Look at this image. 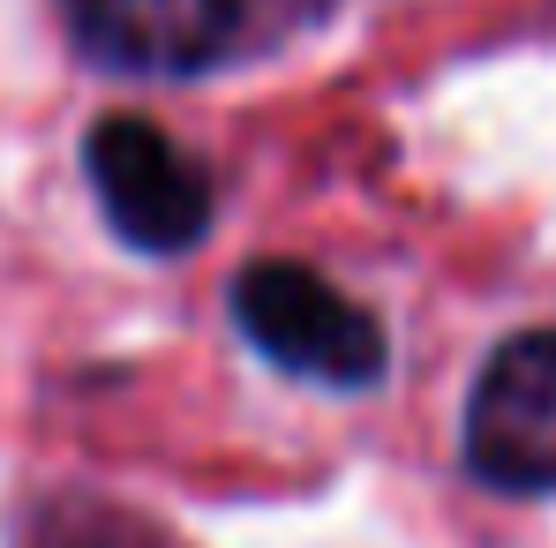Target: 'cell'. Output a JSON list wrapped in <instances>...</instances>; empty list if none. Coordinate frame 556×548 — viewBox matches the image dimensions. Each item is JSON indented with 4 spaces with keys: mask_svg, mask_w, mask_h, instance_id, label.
Segmentation results:
<instances>
[{
    "mask_svg": "<svg viewBox=\"0 0 556 548\" xmlns=\"http://www.w3.org/2000/svg\"><path fill=\"white\" fill-rule=\"evenodd\" d=\"M15 548H181V541L159 519H143L113 496H46L23 519Z\"/></svg>",
    "mask_w": 556,
    "mask_h": 548,
    "instance_id": "cell-5",
    "label": "cell"
},
{
    "mask_svg": "<svg viewBox=\"0 0 556 548\" xmlns=\"http://www.w3.org/2000/svg\"><path fill=\"white\" fill-rule=\"evenodd\" d=\"M233 323L264 361L301 383H324V391L383 383V323L308 264H286V256L249 264L233 278Z\"/></svg>",
    "mask_w": 556,
    "mask_h": 548,
    "instance_id": "cell-2",
    "label": "cell"
},
{
    "mask_svg": "<svg viewBox=\"0 0 556 548\" xmlns=\"http://www.w3.org/2000/svg\"><path fill=\"white\" fill-rule=\"evenodd\" d=\"M68 38L121 76H203L241 46L308 23L316 0H61Z\"/></svg>",
    "mask_w": 556,
    "mask_h": 548,
    "instance_id": "cell-1",
    "label": "cell"
},
{
    "mask_svg": "<svg viewBox=\"0 0 556 548\" xmlns=\"http://www.w3.org/2000/svg\"><path fill=\"white\" fill-rule=\"evenodd\" d=\"M84 166H91L98 211L105 226L143 248V256H181L203 241L211 226V174L188 158L166 128H151L143 113H105L84 143Z\"/></svg>",
    "mask_w": 556,
    "mask_h": 548,
    "instance_id": "cell-3",
    "label": "cell"
},
{
    "mask_svg": "<svg viewBox=\"0 0 556 548\" xmlns=\"http://www.w3.org/2000/svg\"><path fill=\"white\" fill-rule=\"evenodd\" d=\"M466 466L504 496L556 488V331L504 339L466 398Z\"/></svg>",
    "mask_w": 556,
    "mask_h": 548,
    "instance_id": "cell-4",
    "label": "cell"
}]
</instances>
